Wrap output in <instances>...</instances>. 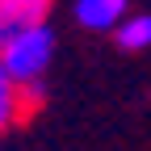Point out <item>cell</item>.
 <instances>
[{
    "label": "cell",
    "instance_id": "obj_1",
    "mask_svg": "<svg viewBox=\"0 0 151 151\" xmlns=\"http://www.w3.org/2000/svg\"><path fill=\"white\" fill-rule=\"evenodd\" d=\"M50 59H55V29L46 21L42 25H29L25 34H17L13 42L0 46L4 71L29 92V101L42 97V80H46V71H50Z\"/></svg>",
    "mask_w": 151,
    "mask_h": 151
},
{
    "label": "cell",
    "instance_id": "obj_2",
    "mask_svg": "<svg viewBox=\"0 0 151 151\" xmlns=\"http://www.w3.org/2000/svg\"><path fill=\"white\" fill-rule=\"evenodd\" d=\"M50 4L55 0H0V46L25 34L29 25H42L50 17Z\"/></svg>",
    "mask_w": 151,
    "mask_h": 151
},
{
    "label": "cell",
    "instance_id": "obj_3",
    "mask_svg": "<svg viewBox=\"0 0 151 151\" xmlns=\"http://www.w3.org/2000/svg\"><path fill=\"white\" fill-rule=\"evenodd\" d=\"M126 13H130V0H76L71 4L76 25L88 34H113Z\"/></svg>",
    "mask_w": 151,
    "mask_h": 151
},
{
    "label": "cell",
    "instance_id": "obj_4",
    "mask_svg": "<svg viewBox=\"0 0 151 151\" xmlns=\"http://www.w3.org/2000/svg\"><path fill=\"white\" fill-rule=\"evenodd\" d=\"M25 105H29V92L4 71V63H0V134H4L9 126H17V118L25 113Z\"/></svg>",
    "mask_w": 151,
    "mask_h": 151
},
{
    "label": "cell",
    "instance_id": "obj_5",
    "mask_svg": "<svg viewBox=\"0 0 151 151\" xmlns=\"http://www.w3.org/2000/svg\"><path fill=\"white\" fill-rule=\"evenodd\" d=\"M122 50H147L151 46V13H126L113 29Z\"/></svg>",
    "mask_w": 151,
    "mask_h": 151
}]
</instances>
